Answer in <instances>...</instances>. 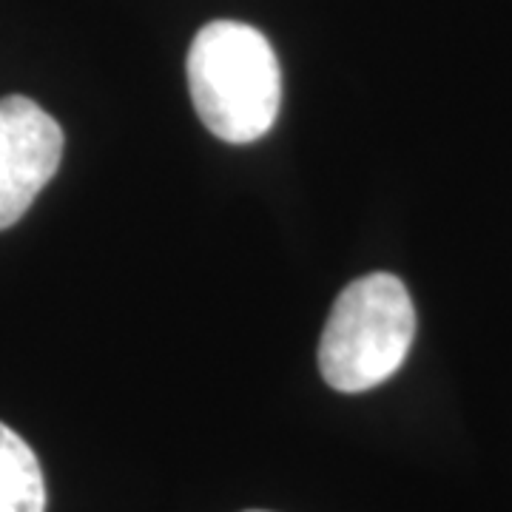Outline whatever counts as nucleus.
I'll return each instance as SVG.
<instances>
[{
    "instance_id": "f03ea898",
    "label": "nucleus",
    "mask_w": 512,
    "mask_h": 512,
    "mask_svg": "<svg viewBox=\"0 0 512 512\" xmlns=\"http://www.w3.org/2000/svg\"><path fill=\"white\" fill-rule=\"evenodd\" d=\"M416 311L404 282L367 274L339 293L319 342L322 379L339 393H365L387 382L410 353Z\"/></svg>"
},
{
    "instance_id": "7ed1b4c3",
    "label": "nucleus",
    "mask_w": 512,
    "mask_h": 512,
    "mask_svg": "<svg viewBox=\"0 0 512 512\" xmlns=\"http://www.w3.org/2000/svg\"><path fill=\"white\" fill-rule=\"evenodd\" d=\"M63 131L23 94L0 100V231L15 225L57 174Z\"/></svg>"
},
{
    "instance_id": "20e7f679",
    "label": "nucleus",
    "mask_w": 512,
    "mask_h": 512,
    "mask_svg": "<svg viewBox=\"0 0 512 512\" xmlns=\"http://www.w3.org/2000/svg\"><path fill=\"white\" fill-rule=\"evenodd\" d=\"M0 512H46V481L32 447L0 421Z\"/></svg>"
},
{
    "instance_id": "39448f33",
    "label": "nucleus",
    "mask_w": 512,
    "mask_h": 512,
    "mask_svg": "<svg viewBox=\"0 0 512 512\" xmlns=\"http://www.w3.org/2000/svg\"><path fill=\"white\" fill-rule=\"evenodd\" d=\"M248 512H262V510H248Z\"/></svg>"
},
{
    "instance_id": "f257e3e1",
    "label": "nucleus",
    "mask_w": 512,
    "mask_h": 512,
    "mask_svg": "<svg viewBox=\"0 0 512 512\" xmlns=\"http://www.w3.org/2000/svg\"><path fill=\"white\" fill-rule=\"evenodd\" d=\"M185 66L194 109L214 137L254 143L271 131L282 103V72L259 29L214 20L197 32Z\"/></svg>"
}]
</instances>
